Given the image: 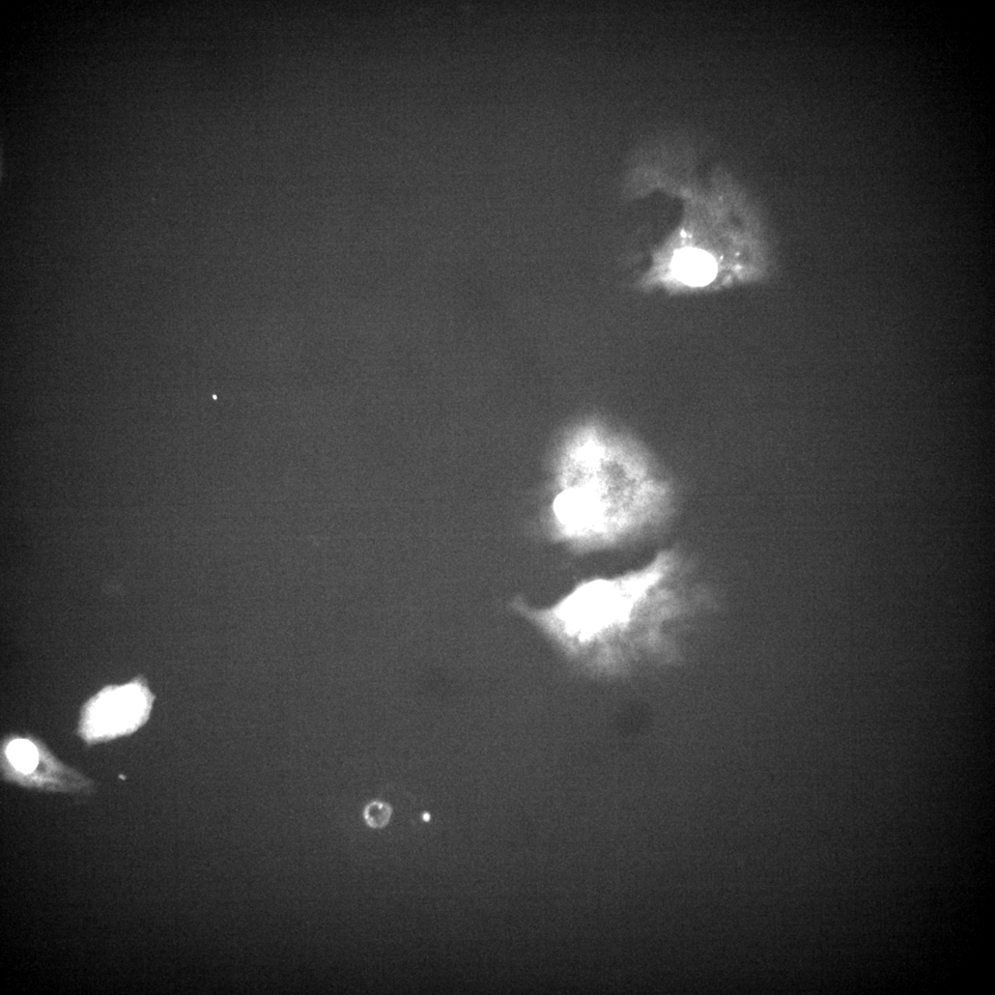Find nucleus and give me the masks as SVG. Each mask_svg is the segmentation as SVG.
Returning <instances> with one entry per match:
<instances>
[{"label":"nucleus","mask_w":995,"mask_h":995,"mask_svg":"<svg viewBox=\"0 0 995 995\" xmlns=\"http://www.w3.org/2000/svg\"><path fill=\"white\" fill-rule=\"evenodd\" d=\"M692 572L684 553L667 549L636 570L584 579L551 605L517 596L510 608L568 655L615 668L642 652L667 651L670 627L709 603Z\"/></svg>","instance_id":"nucleus-1"},{"label":"nucleus","mask_w":995,"mask_h":995,"mask_svg":"<svg viewBox=\"0 0 995 995\" xmlns=\"http://www.w3.org/2000/svg\"><path fill=\"white\" fill-rule=\"evenodd\" d=\"M595 435L581 438L557 468L548 539L575 555L656 538L673 514L669 483L643 459Z\"/></svg>","instance_id":"nucleus-2"},{"label":"nucleus","mask_w":995,"mask_h":995,"mask_svg":"<svg viewBox=\"0 0 995 995\" xmlns=\"http://www.w3.org/2000/svg\"><path fill=\"white\" fill-rule=\"evenodd\" d=\"M676 276L692 286H702L713 279L716 265L712 259L701 251L681 252L675 260Z\"/></svg>","instance_id":"nucleus-3"},{"label":"nucleus","mask_w":995,"mask_h":995,"mask_svg":"<svg viewBox=\"0 0 995 995\" xmlns=\"http://www.w3.org/2000/svg\"><path fill=\"white\" fill-rule=\"evenodd\" d=\"M7 757L19 772L32 774L39 763L36 746L27 739H15L7 749Z\"/></svg>","instance_id":"nucleus-4"},{"label":"nucleus","mask_w":995,"mask_h":995,"mask_svg":"<svg viewBox=\"0 0 995 995\" xmlns=\"http://www.w3.org/2000/svg\"><path fill=\"white\" fill-rule=\"evenodd\" d=\"M392 807L382 801L369 803L363 810V818L366 825L374 830L386 828L392 817Z\"/></svg>","instance_id":"nucleus-5"},{"label":"nucleus","mask_w":995,"mask_h":995,"mask_svg":"<svg viewBox=\"0 0 995 995\" xmlns=\"http://www.w3.org/2000/svg\"><path fill=\"white\" fill-rule=\"evenodd\" d=\"M423 819H424V821H427V822H429V821H430V819H431V816H430V814H428V813H426V814H424V815H423Z\"/></svg>","instance_id":"nucleus-6"}]
</instances>
